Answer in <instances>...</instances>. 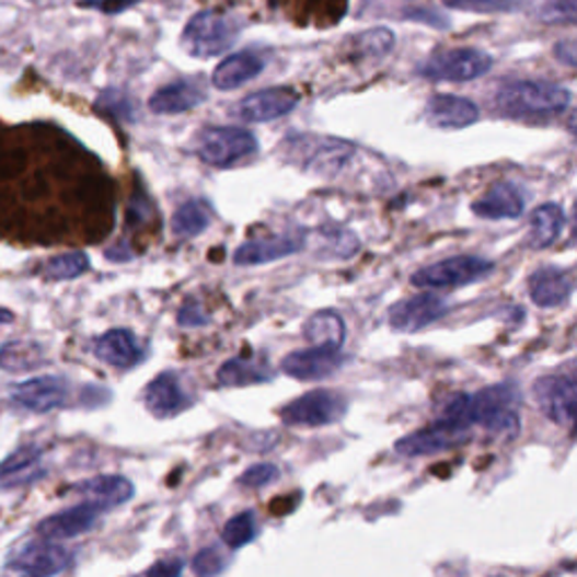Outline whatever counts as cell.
Segmentation results:
<instances>
[{"label":"cell","mask_w":577,"mask_h":577,"mask_svg":"<svg viewBox=\"0 0 577 577\" xmlns=\"http://www.w3.org/2000/svg\"><path fill=\"white\" fill-rule=\"evenodd\" d=\"M494 106L510 120L542 123L570 106V91L551 82H510L496 91Z\"/></svg>","instance_id":"obj_1"},{"label":"cell","mask_w":577,"mask_h":577,"mask_svg":"<svg viewBox=\"0 0 577 577\" xmlns=\"http://www.w3.org/2000/svg\"><path fill=\"white\" fill-rule=\"evenodd\" d=\"M240 32L242 25L233 14L206 10L187 21L181 36V46L192 57L210 59L223 55L230 46H233L238 42Z\"/></svg>","instance_id":"obj_2"},{"label":"cell","mask_w":577,"mask_h":577,"mask_svg":"<svg viewBox=\"0 0 577 577\" xmlns=\"http://www.w3.org/2000/svg\"><path fill=\"white\" fill-rule=\"evenodd\" d=\"M519 391L512 383H496L474 395H468V415L472 427H483L492 434H517L519 429Z\"/></svg>","instance_id":"obj_3"},{"label":"cell","mask_w":577,"mask_h":577,"mask_svg":"<svg viewBox=\"0 0 577 577\" xmlns=\"http://www.w3.org/2000/svg\"><path fill=\"white\" fill-rule=\"evenodd\" d=\"M289 159L319 176H336L355 157V145L338 138H287L282 145Z\"/></svg>","instance_id":"obj_4"},{"label":"cell","mask_w":577,"mask_h":577,"mask_svg":"<svg viewBox=\"0 0 577 577\" xmlns=\"http://www.w3.org/2000/svg\"><path fill=\"white\" fill-rule=\"evenodd\" d=\"M257 151V138L240 127H208L197 136L199 159L212 168H230Z\"/></svg>","instance_id":"obj_5"},{"label":"cell","mask_w":577,"mask_h":577,"mask_svg":"<svg viewBox=\"0 0 577 577\" xmlns=\"http://www.w3.org/2000/svg\"><path fill=\"white\" fill-rule=\"evenodd\" d=\"M494 264L476 255H458L442 259L438 264L419 268L413 274L411 282L422 289H445V287H465L492 276Z\"/></svg>","instance_id":"obj_6"},{"label":"cell","mask_w":577,"mask_h":577,"mask_svg":"<svg viewBox=\"0 0 577 577\" xmlns=\"http://www.w3.org/2000/svg\"><path fill=\"white\" fill-rule=\"evenodd\" d=\"M348 413V400L338 391H312L307 395H300L298 400L289 402L280 417L289 427H330L336 425L343 415Z\"/></svg>","instance_id":"obj_7"},{"label":"cell","mask_w":577,"mask_h":577,"mask_svg":"<svg viewBox=\"0 0 577 577\" xmlns=\"http://www.w3.org/2000/svg\"><path fill=\"white\" fill-rule=\"evenodd\" d=\"M492 68V57L476 48H453L429 57L419 74L434 82H472Z\"/></svg>","instance_id":"obj_8"},{"label":"cell","mask_w":577,"mask_h":577,"mask_svg":"<svg viewBox=\"0 0 577 577\" xmlns=\"http://www.w3.org/2000/svg\"><path fill=\"white\" fill-rule=\"evenodd\" d=\"M532 397L540 411L559 427L573 429L577 381L573 374H549L532 383Z\"/></svg>","instance_id":"obj_9"},{"label":"cell","mask_w":577,"mask_h":577,"mask_svg":"<svg viewBox=\"0 0 577 577\" xmlns=\"http://www.w3.org/2000/svg\"><path fill=\"white\" fill-rule=\"evenodd\" d=\"M70 564V553L55 542H27L16 549L8 566L23 577H55Z\"/></svg>","instance_id":"obj_10"},{"label":"cell","mask_w":577,"mask_h":577,"mask_svg":"<svg viewBox=\"0 0 577 577\" xmlns=\"http://www.w3.org/2000/svg\"><path fill=\"white\" fill-rule=\"evenodd\" d=\"M468 440H470V431L451 425V422H447L445 417H438L434 425L402 438L395 445V451L406 458H419V455H431L453 449Z\"/></svg>","instance_id":"obj_11"},{"label":"cell","mask_w":577,"mask_h":577,"mask_svg":"<svg viewBox=\"0 0 577 577\" xmlns=\"http://www.w3.org/2000/svg\"><path fill=\"white\" fill-rule=\"evenodd\" d=\"M449 312V304L436 293H419L406 300H400L391 307L389 323L395 332L411 334L429 327Z\"/></svg>","instance_id":"obj_12"},{"label":"cell","mask_w":577,"mask_h":577,"mask_svg":"<svg viewBox=\"0 0 577 577\" xmlns=\"http://www.w3.org/2000/svg\"><path fill=\"white\" fill-rule=\"evenodd\" d=\"M70 383L64 377H34L12 391V402L32 413H50L68 402Z\"/></svg>","instance_id":"obj_13"},{"label":"cell","mask_w":577,"mask_h":577,"mask_svg":"<svg viewBox=\"0 0 577 577\" xmlns=\"http://www.w3.org/2000/svg\"><path fill=\"white\" fill-rule=\"evenodd\" d=\"M345 357L341 348L332 345H314V348L296 350L282 359V372L298 381H321L341 370Z\"/></svg>","instance_id":"obj_14"},{"label":"cell","mask_w":577,"mask_h":577,"mask_svg":"<svg viewBox=\"0 0 577 577\" xmlns=\"http://www.w3.org/2000/svg\"><path fill=\"white\" fill-rule=\"evenodd\" d=\"M145 406L157 417H174L192 406V397L183 389V381L176 372H161L153 377L142 393Z\"/></svg>","instance_id":"obj_15"},{"label":"cell","mask_w":577,"mask_h":577,"mask_svg":"<svg viewBox=\"0 0 577 577\" xmlns=\"http://www.w3.org/2000/svg\"><path fill=\"white\" fill-rule=\"evenodd\" d=\"M100 515H102V510H97L89 504H80V506L61 510V512L44 519L42 523L36 526V532L42 534L46 542H66V540H72V536L91 532L97 526Z\"/></svg>","instance_id":"obj_16"},{"label":"cell","mask_w":577,"mask_h":577,"mask_svg":"<svg viewBox=\"0 0 577 577\" xmlns=\"http://www.w3.org/2000/svg\"><path fill=\"white\" fill-rule=\"evenodd\" d=\"M298 106V93L287 86L251 93L240 104V115L249 123H272Z\"/></svg>","instance_id":"obj_17"},{"label":"cell","mask_w":577,"mask_h":577,"mask_svg":"<svg viewBox=\"0 0 577 577\" xmlns=\"http://www.w3.org/2000/svg\"><path fill=\"white\" fill-rule=\"evenodd\" d=\"M478 106L458 95H434L427 102L425 118L436 129H465L478 120Z\"/></svg>","instance_id":"obj_18"},{"label":"cell","mask_w":577,"mask_h":577,"mask_svg":"<svg viewBox=\"0 0 577 577\" xmlns=\"http://www.w3.org/2000/svg\"><path fill=\"white\" fill-rule=\"evenodd\" d=\"M302 249H304L302 233H285V235H274V238H264V240H251L235 251V264L240 266L268 264V262L296 255Z\"/></svg>","instance_id":"obj_19"},{"label":"cell","mask_w":577,"mask_h":577,"mask_svg":"<svg viewBox=\"0 0 577 577\" xmlns=\"http://www.w3.org/2000/svg\"><path fill=\"white\" fill-rule=\"evenodd\" d=\"M526 192L510 181H501L489 187L487 195L478 199L472 210L483 219H519L526 210Z\"/></svg>","instance_id":"obj_20"},{"label":"cell","mask_w":577,"mask_h":577,"mask_svg":"<svg viewBox=\"0 0 577 577\" xmlns=\"http://www.w3.org/2000/svg\"><path fill=\"white\" fill-rule=\"evenodd\" d=\"M93 353L100 361L118 368V370H129L138 366L145 357L138 338L129 330H111L102 334L93 343Z\"/></svg>","instance_id":"obj_21"},{"label":"cell","mask_w":577,"mask_h":577,"mask_svg":"<svg viewBox=\"0 0 577 577\" xmlns=\"http://www.w3.org/2000/svg\"><path fill=\"white\" fill-rule=\"evenodd\" d=\"M74 494H80L84 504L104 512L127 504L134 496V485L125 476H95L74 485Z\"/></svg>","instance_id":"obj_22"},{"label":"cell","mask_w":577,"mask_h":577,"mask_svg":"<svg viewBox=\"0 0 577 577\" xmlns=\"http://www.w3.org/2000/svg\"><path fill=\"white\" fill-rule=\"evenodd\" d=\"M528 289L536 307L551 310V307H559L568 300L573 291V280H570V274L564 272V268L559 266H542L530 276Z\"/></svg>","instance_id":"obj_23"},{"label":"cell","mask_w":577,"mask_h":577,"mask_svg":"<svg viewBox=\"0 0 577 577\" xmlns=\"http://www.w3.org/2000/svg\"><path fill=\"white\" fill-rule=\"evenodd\" d=\"M44 449L38 445H27L16 449L0 463V485L3 487H19L42 478L46 474L44 465Z\"/></svg>","instance_id":"obj_24"},{"label":"cell","mask_w":577,"mask_h":577,"mask_svg":"<svg viewBox=\"0 0 577 577\" xmlns=\"http://www.w3.org/2000/svg\"><path fill=\"white\" fill-rule=\"evenodd\" d=\"M204 102H206V91L197 82L178 80L151 95L149 111L159 113V115H176V113L192 111Z\"/></svg>","instance_id":"obj_25"},{"label":"cell","mask_w":577,"mask_h":577,"mask_svg":"<svg viewBox=\"0 0 577 577\" xmlns=\"http://www.w3.org/2000/svg\"><path fill=\"white\" fill-rule=\"evenodd\" d=\"M264 59L251 50L238 53V55H230L228 59H223L215 72H212V84L219 91H233L244 86L246 82L255 80V77L264 70Z\"/></svg>","instance_id":"obj_26"},{"label":"cell","mask_w":577,"mask_h":577,"mask_svg":"<svg viewBox=\"0 0 577 577\" xmlns=\"http://www.w3.org/2000/svg\"><path fill=\"white\" fill-rule=\"evenodd\" d=\"M272 379H274L272 368L262 361L244 359V357L228 359L217 372L219 386H226V389H242V386H251V383H264Z\"/></svg>","instance_id":"obj_27"},{"label":"cell","mask_w":577,"mask_h":577,"mask_svg":"<svg viewBox=\"0 0 577 577\" xmlns=\"http://www.w3.org/2000/svg\"><path fill=\"white\" fill-rule=\"evenodd\" d=\"M564 228V210L557 204H546L536 208L530 219V246L546 249L551 246Z\"/></svg>","instance_id":"obj_28"},{"label":"cell","mask_w":577,"mask_h":577,"mask_svg":"<svg viewBox=\"0 0 577 577\" xmlns=\"http://www.w3.org/2000/svg\"><path fill=\"white\" fill-rule=\"evenodd\" d=\"M212 221V212L204 201H187L176 208L172 217V233L181 240H192L206 233Z\"/></svg>","instance_id":"obj_29"},{"label":"cell","mask_w":577,"mask_h":577,"mask_svg":"<svg viewBox=\"0 0 577 577\" xmlns=\"http://www.w3.org/2000/svg\"><path fill=\"white\" fill-rule=\"evenodd\" d=\"M44 363V350L32 341H10L0 345V368L8 372H27Z\"/></svg>","instance_id":"obj_30"},{"label":"cell","mask_w":577,"mask_h":577,"mask_svg":"<svg viewBox=\"0 0 577 577\" xmlns=\"http://www.w3.org/2000/svg\"><path fill=\"white\" fill-rule=\"evenodd\" d=\"M304 336L314 345H332V348H341L345 341V323L336 312H319L304 325Z\"/></svg>","instance_id":"obj_31"},{"label":"cell","mask_w":577,"mask_h":577,"mask_svg":"<svg viewBox=\"0 0 577 577\" xmlns=\"http://www.w3.org/2000/svg\"><path fill=\"white\" fill-rule=\"evenodd\" d=\"M89 257L82 251H72V253H64L53 257L46 264V276L50 280H72V278H80L82 274L89 272Z\"/></svg>","instance_id":"obj_32"},{"label":"cell","mask_w":577,"mask_h":577,"mask_svg":"<svg viewBox=\"0 0 577 577\" xmlns=\"http://www.w3.org/2000/svg\"><path fill=\"white\" fill-rule=\"evenodd\" d=\"M257 534V523L255 515L251 510L235 515L230 519L223 530H221V540L228 549H244L246 544L253 542V536Z\"/></svg>","instance_id":"obj_33"},{"label":"cell","mask_w":577,"mask_h":577,"mask_svg":"<svg viewBox=\"0 0 577 577\" xmlns=\"http://www.w3.org/2000/svg\"><path fill=\"white\" fill-rule=\"evenodd\" d=\"M575 0H542L536 8V19L544 23H575Z\"/></svg>","instance_id":"obj_34"},{"label":"cell","mask_w":577,"mask_h":577,"mask_svg":"<svg viewBox=\"0 0 577 577\" xmlns=\"http://www.w3.org/2000/svg\"><path fill=\"white\" fill-rule=\"evenodd\" d=\"M451 10L476 12V14H498V12H512L517 0H442Z\"/></svg>","instance_id":"obj_35"},{"label":"cell","mask_w":577,"mask_h":577,"mask_svg":"<svg viewBox=\"0 0 577 577\" xmlns=\"http://www.w3.org/2000/svg\"><path fill=\"white\" fill-rule=\"evenodd\" d=\"M192 570H195L197 577H217L226 570V557L221 555V551L208 546L192 559Z\"/></svg>","instance_id":"obj_36"},{"label":"cell","mask_w":577,"mask_h":577,"mask_svg":"<svg viewBox=\"0 0 577 577\" xmlns=\"http://www.w3.org/2000/svg\"><path fill=\"white\" fill-rule=\"evenodd\" d=\"M280 478V470L272 463H259V465H253L249 468L242 478H240V485L244 487H253V489H262L266 485H272Z\"/></svg>","instance_id":"obj_37"},{"label":"cell","mask_w":577,"mask_h":577,"mask_svg":"<svg viewBox=\"0 0 577 577\" xmlns=\"http://www.w3.org/2000/svg\"><path fill=\"white\" fill-rule=\"evenodd\" d=\"M393 44H395L393 34L389 30H383V27L372 30V32H368V34L361 36V46H363L361 50L368 53V55H372V57L389 55L393 50Z\"/></svg>","instance_id":"obj_38"},{"label":"cell","mask_w":577,"mask_h":577,"mask_svg":"<svg viewBox=\"0 0 577 577\" xmlns=\"http://www.w3.org/2000/svg\"><path fill=\"white\" fill-rule=\"evenodd\" d=\"M97 106L106 108V111L113 113V115H118V118H123V120H134V106H131V100L125 97V95L118 93V91H108V93H104V95L100 97Z\"/></svg>","instance_id":"obj_39"},{"label":"cell","mask_w":577,"mask_h":577,"mask_svg":"<svg viewBox=\"0 0 577 577\" xmlns=\"http://www.w3.org/2000/svg\"><path fill=\"white\" fill-rule=\"evenodd\" d=\"M206 323H208V316L201 310V304H197V302H187L178 312V325H183V327H199Z\"/></svg>","instance_id":"obj_40"},{"label":"cell","mask_w":577,"mask_h":577,"mask_svg":"<svg viewBox=\"0 0 577 577\" xmlns=\"http://www.w3.org/2000/svg\"><path fill=\"white\" fill-rule=\"evenodd\" d=\"M183 559L181 557H170V559H161L153 564L147 573V577H181L183 573Z\"/></svg>","instance_id":"obj_41"},{"label":"cell","mask_w":577,"mask_h":577,"mask_svg":"<svg viewBox=\"0 0 577 577\" xmlns=\"http://www.w3.org/2000/svg\"><path fill=\"white\" fill-rule=\"evenodd\" d=\"M555 55L559 59H564L566 66H575V44L573 42H564V44H557L555 48Z\"/></svg>","instance_id":"obj_42"},{"label":"cell","mask_w":577,"mask_h":577,"mask_svg":"<svg viewBox=\"0 0 577 577\" xmlns=\"http://www.w3.org/2000/svg\"><path fill=\"white\" fill-rule=\"evenodd\" d=\"M14 321V314L10 310H3V307H0V325H8Z\"/></svg>","instance_id":"obj_43"}]
</instances>
